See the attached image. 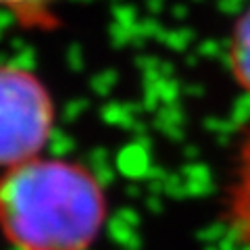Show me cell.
<instances>
[{
    "label": "cell",
    "instance_id": "cell-4",
    "mask_svg": "<svg viewBox=\"0 0 250 250\" xmlns=\"http://www.w3.org/2000/svg\"><path fill=\"white\" fill-rule=\"evenodd\" d=\"M229 67L236 82L250 92V9L240 15L231 29Z\"/></svg>",
    "mask_w": 250,
    "mask_h": 250
},
{
    "label": "cell",
    "instance_id": "cell-1",
    "mask_svg": "<svg viewBox=\"0 0 250 250\" xmlns=\"http://www.w3.org/2000/svg\"><path fill=\"white\" fill-rule=\"evenodd\" d=\"M104 215L98 179L75 163L31 159L0 177V228L19 250H88Z\"/></svg>",
    "mask_w": 250,
    "mask_h": 250
},
{
    "label": "cell",
    "instance_id": "cell-3",
    "mask_svg": "<svg viewBox=\"0 0 250 250\" xmlns=\"http://www.w3.org/2000/svg\"><path fill=\"white\" fill-rule=\"evenodd\" d=\"M225 221L233 242L242 250H250V131L242 140L236 156L225 198Z\"/></svg>",
    "mask_w": 250,
    "mask_h": 250
},
{
    "label": "cell",
    "instance_id": "cell-5",
    "mask_svg": "<svg viewBox=\"0 0 250 250\" xmlns=\"http://www.w3.org/2000/svg\"><path fill=\"white\" fill-rule=\"evenodd\" d=\"M62 0H0V11L29 27H52L54 9Z\"/></svg>",
    "mask_w": 250,
    "mask_h": 250
},
{
    "label": "cell",
    "instance_id": "cell-2",
    "mask_svg": "<svg viewBox=\"0 0 250 250\" xmlns=\"http://www.w3.org/2000/svg\"><path fill=\"white\" fill-rule=\"evenodd\" d=\"M52 123L54 106L46 85L27 69L0 65V167L38 159Z\"/></svg>",
    "mask_w": 250,
    "mask_h": 250
}]
</instances>
